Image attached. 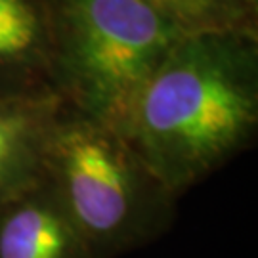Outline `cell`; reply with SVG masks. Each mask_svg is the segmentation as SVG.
Returning <instances> with one entry per match:
<instances>
[{
    "label": "cell",
    "instance_id": "1",
    "mask_svg": "<svg viewBox=\"0 0 258 258\" xmlns=\"http://www.w3.org/2000/svg\"><path fill=\"white\" fill-rule=\"evenodd\" d=\"M115 130L180 199L256 140L258 35L185 33Z\"/></svg>",
    "mask_w": 258,
    "mask_h": 258
},
{
    "label": "cell",
    "instance_id": "2",
    "mask_svg": "<svg viewBox=\"0 0 258 258\" xmlns=\"http://www.w3.org/2000/svg\"><path fill=\"white\" fill-rule=\"evenodd\" d=\"M44 180L90 258H117L170 230L176 197L120 132L61 107L48 136Z\"/></svg>",
    "mask_w": 258,
    "mask_h": 258
},
{
    "label": "cell",
    "instance_id": "3",
    "mask_svg": "<svg viewBox=\"0 0 258 258\" xmlns=\"http://www.w3.org/2000/svg\"><path fill=\"white\" fill-rule=\"evenodd\" d=\"M50 88L109 126L187 31L151 0H50Z\"/></svg>",
    "mask_w": 258,
    "mask_h": 258
},
{
    "label": "cell",
    "instance_id": "4",
    "mask_svg": "<svg viewBox=\"0 0 258 258\" xmlns=\"http://www.w3.org/2000/svg\"><path fill=\"white\" fill-rule=\"evenodd\" d=\"M0 258H90L44 178L0 203Z\"/></svg>",
    "mask_w": 258,
    "mask_h": 258
},
{
    "label": "cell",
    "instance_id": "5",
    "mask_svg": "<svg viewBox=\"0 0 258 258\" xmlns=\"http://www.w3.org/2000/svg\"><path fill=\"white\" fill-rule=\"evenodd\" d=\"M50 55V0H0V96H54Z\"/></svg>",
    "mask_w": 258,
    "mask_h": 258
},
{
    "label": "cell",
    "instance_id": "6",
    "mask_svg": "<svg viewBox=\"0 0 258 258\" xmlns=\"http://www.w3.org/2000/svg\"><path fill=\"white\" fill-rule=\"evenodd\" d=\"M57 96H0V203L44 178V151Z\"/></svg>",
    "mask_w": 258,
    "mask_h": 258
},
{
    "label": "cell",
    "instance_id": "7",
    "mask_svg": "<svg viewBox=\"0 0 258 258\" xmlns=\"http://www.w3.org/2000/svg\"><path fill=\"white\" fill-rule=\"evenodd\" d=\"M187 31H241L258 35V18L241 0H151Z\"/></svg>",
    "mask_w": 258,
    "mask_h": 258
},
{
    "label": "cell",
    "instance_id": "8",
    "mask_svg": "<svg viewBox=\"0 0 258 258\" xmlns=\"http://www.w3.org/2000/svg\"><path fill=\"white\" fill-rule=\"evenodd\" d=\"M243 4H245V8L249 10L252 16H256L258 18V0H241Z\"/></svg>",
    "mask_w": 258,
    "mask_h": 258
}]
</instances>
